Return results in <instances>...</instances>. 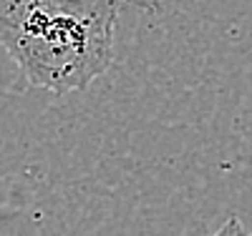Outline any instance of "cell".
<instances>
[{
  "mask_svg": "<svg viewBox=\"0 0 252 236\" xmlns=\"http://www.w3.org/2000/svg\"><path fill=\"white\" fill-rule=\"evenodd\" d=\"M116 0H0V48L35 88L83 91L114 63Z\"/></svg>",
  "mask_w": 252,
  "mask_h": 236,
  "instance_id": "6da1fadb",
  "label": "cell"
},
{
  "mask_svg": "<svg viewBox=\"0 0 252 236\" xmlns=\"http://www.w3.org/2000/svg\"><path fill=\"white\" fill-rule=\"evenodd\" d=\"M207 236H252V234L245 229V224L240 221V216H229L215 234H207Z\"/></svg>",
  "mask_w": 252,
  "mask_h": 236,
  "instance_id": "7a4b0ae2",
  "label": "cell"
}]
</instances>
